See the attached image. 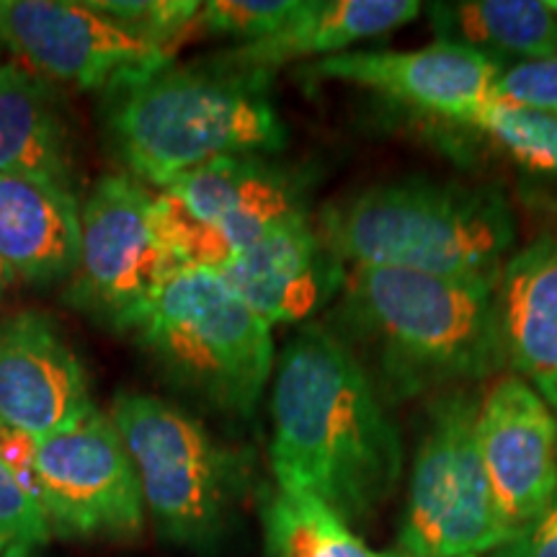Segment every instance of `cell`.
I'll return each instance as SVG.
<instances>
[{
    "instance_id": "obj_20",
    "label": "cell",
    "mask_w": 557,
    "mask_h": 557,
    "mask_svg": "<svg viewBox=\"0 0 557 557\" xmlns=\"http://www.w3.org/2000/svg\"><path fill=\"white\" fill-rule=\"evenodd\" d=\"M438 41L470 47L487 58L540 60L557 54V13L547 0H465L429 11Z\"/></svg>"
},
{
    "instance_id": "obj_14",
    "label": "cell",
    "mask_w": 557,
    "mask_h": 557,
    "mask_svg": "<svg viewBox=\"0 0 557 557\" xmlns=\"http://www.w3.org/2000/svg\"><path fill=\"white\" fill-rule=\"evenodd\" d=\"M165 191L218 235L230 259L274 227L308 214L302 184L261 156L209 160L165 186Z\"/></svg>"
},
{
    "instance_id": "obj_31",
    "label": "cell",
    "mask_w": 557,
    "mask_h": 557,
    "mask_svg": "<svg viewBox=\"0 0 557 557\" xmlns=\"http://www.w3.org/2000/svg\"><path fill=\"white\" fill-rule=\"evenodd\" d=\"M547 3H549V9H553V11L557 13V0H547Z\"/></svg>"
},
{
    "instance_id": "obj_9",
    "label": "cell",
    "mask_w": 557,
    "mask_h": 557,
    "mask_svg": "<svg viewBox=\"0 0 557 557\" xmlns=\"http://www.w3.org/2000/svg\"><path fill=\"white\" fill-rule=\"evenodd\" d=\"M41 511L52 534L70 540H132L145 527V500L111 416L94 408L60 434L39 438Z\"/></svg>"
},
{
    "instance_id": "obj_13",
    "label": "cell",
    "mask_w": 557,
    "mask_h": 557,
    "mask_svg": "<svg viewBox=\"0 0 557 557\" xmlns=\"http://www.w3.org/2000/svg\"><path fill=\"white\" fill-rule=\"evenodd\" d=\"M94 408L86 367L52 318L26 310L0 320V421L45 438Z\"/></svg>"
},
{
    "instance_id": "obj_29",
    "label": "cell",
    "mask_w": 557,
    "mask_h": 557,
    "mask_svg": "<svg viewBox=\"0 0 557 557\" xmlns=\"http://www.w3.org/2000/svg\"><path fill=\"white\" fill-rule=\"evenodd\" d=\"M13 282H16V274H13L9 263H5L3 259H0V302H3L5 292L11 289V284H13Z\"/></svg>"
},
{
    "instance_id": "obj_21",
    "label": "cell",
    "mask_w": 557,
    "mask_h": 557,
    "mask_svg": "<svg viewBox=\"0 0 557 557\" xmlns=\"http://www.w3.org/2000/svg\"><path fill=\"white\" fill-rule=\"evenodd\" d=\"M263 553L267 557H400L374 553L323 500L278 485L263 504Z\"/></svg>"
},
{
    "instance_id": "obj_10",
    "label": "cell",
    "mask_w": 557,
    "mask_h": 557,
    "mask_svg": "<svg viewBox=\"0 0 557 557\" xmlns=\"http://www.w3.org/2000/svg\"><path fill=\"white\" fill-rule=\"evenodd\" d=\"M0 47L41 78L78 88H109L173 58L78 0H0Z\"/></svg>"
},
{
    "instance_id": "obj_3",
    "label": "cell",
    "mask_w": 557,
    "mask_h": 557,
    "mask_svg": "<svg viewBox=\"0 0 557 557\" xmlns=\"http://www.w3.org/2000/svg\"><path fill=\"white\" fill-rule=\"evenodd\" d=\"M341 310L398 398L491 380L508 364L498 284L351 267Z\"/></svg>"
},
{
    "instance_id": "obj_11",
    "label": "cell",
    "mask_w": 557,
    "mask_h": 557,
    "mask_svg": "<svg viewBox=\"0 0 557 557\" xmlns=\"http://www.w3.org/2000/svg\"><path fill=\"white\" fill-rule=\"evenodd\" d=\"M478 447L506 537L545 511L557 493V416L519 374L480 395Z\"/></svg>"
},
{
    "instance_id": "obj_25",
    "label": "cell",
    "mask_w": 557,
    "mask_h": 557,
    "mask_svg": "<svg viewBox=\"0 0 557 557\" xmlns=\"http://www.w3.org/2000/svg\"><path fill=\"white\" fill-rule=\"evenodd\" d=\"M491 99L508 107L557 114V54L504 65Z\"/></svg>"
},
{
    "instance_id": "obj_15",
    "label": "cell",
    "mask_w": 557,
    "mask_h": 557,
    "mask_svg": "<svg viewBox=\"0 0 557 557\" xmlns=\"http://www.w3.org/2000/svg\"><path fill=\"white\" fill-rule=\"evenodd\" d=\"M218 274L274 329L310 318L344 284L346 269L305 214L271 230Z\"/></svg>"
},
{
    "instance_id": "obj_26",
    "label": "cell",
    "mask_w": 557,
    "mask_h": 557,
    "mask_svg": "<svg viewBox=\"0 0 557 557\" xmlns=\"http://www.w3.org/2000/svg\"><path fill=\"white\" fill-rule=\"evenodd\" d=\"M50 537L45 511L0 462V555L16 545L41 547Z\"/></svg>"
},
{
    "instance_id": "obj_5",
    "label": "cell",
    "mask_w": 557,
    "mask_h": 557,
    "mask_svg": "<svg viewBox=\"0 0 557 557\" xmlns=\"http://www.w3.org/2000/svg\"><path fill=\"white\" fill-rule=\"evenodd\" d=\"M132 331L181 385L227 413L253 416L274 369V338L218 271H173Z\"/></svg>"
},
{
    "instance_id": "obj_28",
    "label": "cell",
    "mask_w": 557,
    "mask_h": 557,
    "mask_svg": "<svg viewBox=\"0 0 557 557\" xmlns=\"http://www.w3.org/2000/svg\"><path fill=\"white\" fill-rule=\"evenodd\" d=\"M487 557H557V493L545 511Z\"/></svg>"
},
{
    "instance_id": "obj_24",
    "label": "cell",
    "mask_w": 557,
    "mask_h": 557,
    "mask_svg": "<svg viewBox=\"0 0 557 557\" xmlns=\"http://www.w3.org/2000/svg\"><path fill=\"white\" fill-rule=\"evenodd\" d=\"M299 0H209L194 21V32L235 37L243 45L267 39L295 16Z\"/></svg>"
},
{
    "instance_id": "obj_16",
    "label": "cell",
    "mask_w": 557,
    "mask_h": 557,
    "mask_svg": "<svg viewBox=\"0 0 557 557\" xmlns=\"http://www.w3.org/2000/svg\"><path fill=\"white\" fill-rule=\"evenodd\" d=\"M0 259L29 282L75 274L81 209L70 184L34 173H0Z\"/></svg>"
},
{
    "instance_id": "obj_2",
    "label": "cell",
    "mask_w": 557,
    "mask_h": 557,
    "mask_svg": "<svg viewBox=\"0 0 557 557\" xmlns=\"http://www.w3.org/2000/svg\"><path fill=\"white\" fill-rule=\"evenodd\" d=\"M107 127L137 181L160 189L209 160L287 145L269 81L222 58L169 65L111 83Z\"/></svg>"
},
{
    "instance_id": "obj_18",
    "label": "cell",
    "mask_w": 557,
    "mask_h": 557,
    "mask_svg": "<svg viewBox=\"0 0 557 557\" xmlns=\"http://www.w3.org/2000/svg\"><path fill=\"white\" fill-rule=\"evenodd\" d=\"M421 9L416 0H299L295 16L282 29L238 45L222 60L269 81L287 62L333 58L359 41L400 29L421 16Z\"/></svg>"
},
{
    "instance_id": "obj_1",
    "label": "cell",
    "mask_w": 557,
    "mask_h": 557,
    "mask_svg": "<svg viewBox=\"0 0 557 557\" xmlns=\"http://www.w3.org/2000/svg\"><path fill=\"white\" fill-rule=\"evenodd\" d=\"M271 421L276 485L315 496L346 524L374 517L398 487V426L367 367L325 329L297 333L278 357Z\"/></svg>"
},
{
    "instance_id": "obj_19",
    "label": "cell",
    "mask_w": 557,
    "mask_h": 557,
    "mask_svg": "<svg viewBox=\"0 0 557 557\" xmlns=\"http://www.w3.org/2000/svg\"><path fill=\"white\" fill-rule=\"evenodd\" d=\"M0 173L70 184L67 129L50 81L0 47Z\"/></svg>"
},
{
    "instance_id": "obj_23",
    "label": "cell",
    "mask_w": 557,
    "mask_h": 557,
    "mask_svg": "<svg viewBox=\"0 0 557 557\" xmlns=\"http://www.w3.org/2000/svg\"><path fill=\"white\" fill-rule=\"evenodd\" d=\"M96 11L107 13L137 37L173 52L186 32H194L199 0H88Z\"/></svg>"
},
{
    "instance_id": "obj_12",
    "label": "cell",
    "mask_w": 557,
    "mask_h": 557,
    "mask_svg": "<svg viewBox=\"0 0 557 557\" xmlns=\"http://www.w3.org/2000/svg\"><path fill=\"white\" fill-rule=\"evenodd\" d=\"M504 62L470 47L434 41L406 52H341L305 67L315 81H338L382 94L421 114L462 122L491 99Z\"/></svg>"
},
{
    "instance_id": "obj_8",
    "label": "cell",
    "mask_w": 557,
    "mask_h": 557,
    "mask_svg": "<svg viewBox=\"0 0 557 557\" xmlns=\"http://www.w3.org/2000/svg\"><path fill=\"white\" fill-rule=\"evenodd\" d=\"M173 271L152 222V194L135 176H103L81 209V259L70 299L132 331Z\"/></svg>"
},
{
    "instance_id": "obj_17",
    "label": "cell",
    "mask_w": 557,
    "mask_h": 557,
    "mask_svg": "<svg viewBox=\"0 0 557 557\" xmlns=\"http://www.w3.org/2000/svg\"><path fill=\"white\" fill-rule=\"evenodd\" d=\"M498 302L508 364L557 416V230L511 253Z\"/></svg>"
},
{
    "instance_id": "obj_27",
    "label": "cell",
    "mask_w": 557,
    "mask_h": 557,
    "mask_svg": "<svg viewBox=\"0 0 557 557\" xmlns=\"http://www.w3.org/2000/svg\"><path fill=\"white\" fill-rule=\"evenodd\" d=\"M37 444L39 438L26 434V431L13 429L9 423L0 421V462L3 468L18 480L29 496L37 500L41 508V485L37 472Z\"/></svg>"
},
{
    "instance_id": "obj_30",
    "label": "cell",
    "mask_w": 557,
    "mask_h": 557,
    "mask_svg": "<svg viewBox=\"0 0 557 557\" xmlns=\"http://www.w3.org/2000/svg\"><path fill=\"white\" fill-rule=\"evenodd\" d=\"M0 557H41V555H39V547H34V545H16V547L5 549Z\"/></svg>"
},
{
    "instance_id": "obj_22",
    "label": "cell",
    "mask_w": 557,
    "mask_h": 557,
    "mask_svg": "<svg viewBox=\"0 0 557 557\" xmlns=\"http://www.w3.org/2000/svg\"><path fill=\"white\" fill-rule=\"evenodd\" d=\"M459 124L478 129L527 169L557 176V114L487 99Z\"/></svg>"
},
{
    "instance_id": "obj_4",
    "label": "cell",
    "mask_w": 557,
    "mask_h": 557,
    "mask_svg": "<svg viewBox=\"0 0 557 557\" xmlns=\"http://www.w3.org/2000/svg\"><path fill=\"white\" fill-rule=\"evenodd\" d=\"M318 235L348 267L498 284L517 222L493 189L406 178L333 201L320 214Z\"/></svg>"
},
{
    "instance_id": "obj_6",
    "label": "cell",
    "mask_w": 557,
    "mask_h": 557,
    "mask_svg": "<svg viewBox=\"0 0 557 557\" xmlns=\"http://www.w3.org/2000/svg\"><path fill=\"white\" fill-rule=\"evenodd\" d=\"M111 421L135 462L145 511L160 537L207 553L225 534L243 465L197 418L156 395L124 393Z\"/></svg>"
},
{
    "instance_id": "obj_7",
    "label": "cell",
    "mask_w": 557,
    "mask_h": 557,
    "mask_svg": "<svg viewBox=\"0 0 557 557\" xmlns=\"http://www.w3.org/2000/svg\"><path fill=\"white\" fill-rule=\"evenodd\" d=\"M480 395L449 387L429 406L410 470L398 553L480 557L508 540L478 447Z\"/></svg>"
}]
</instances>
